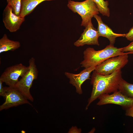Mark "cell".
I'll list each match as a JSON object with an SVG mask.
<instances>
[{
	"instance_id": "1",
	"label": "cell",
	"mask_w": 133,
	"mask_h": 133,
	"mask_svg": "<svg viewBox=\"0 0 133 133\" xmlns=\"http://www.w3.org/2000/svg\"><path fill=\"white\" fill-rule=\"evenodd\" d=\"M121 70L108 75L98 73L94 70L91 78L93 88L91 96L86 106L87 109L93 101L101 95L113 93L118 90L122 78Z\"/></svg>"
},
{
	"instance_id": "2",
	"label": "cell",
	"mask_w": 133,
	"mask_h": 133,
	"mask_svg": "<svg viewBox=\"0 0 133 133\" xmlns=\"http://www.w3.org/2000/svg\"><path fill=\"white\" fill-rule=\"evenodd\" d=\"M123 47L117 48L110 44L100 50L87 48L84 51V59L80 64L85 68L96 67L110 58L126 53L127 52L123 51Z\"/></svg>"
},
{
	"instance_id": "3",
	"label": "cell",
	"mask_w": 133,
	"mask_h": 133,
	"mask_svg": "<svg viewBox=\"0 0 133 133\" xmlns=\"http://www.w3.org/2000/svg\"><path fill=\"white\" fill-rule=\"evenodd\" d=\"M67 6L74 13L81 16L82 19L81 25L85 27L92 18L99 13L96 4L93 0L80 2L68 0Z\"/></svg>"
},
{
	"instance_id": "4",
	"label": "cell",
	"mask_w": 133,
	"mask_h": 133,
	"mask_svg": "<svg viewBox=\"0 0 133 133\" xmlns=\"http://www.w3.org/2000/svg\"><path fill=\"white\" fill-rule=\"evenodd\" d=\"M29 69L18 81L16 87L29 100L33 102V98L30 92L33 81L37 77L38 71L35 63V59L32 57L29 61Z\"/></svg>"
},
{
	"instance_id": "5",
	"label": "cell",
	"mask_w": 133,
	"mask_h": 133,
	"mask_svg": "<svg viewBox=\"0 0 133 133\" xmlns=\"http://www.w3.org/2000/svg\"><path fill=\"white\" fill-rule=\"evenodd\" d=\"M133 53L129 52L125 54L110 58L96 67L95 71L103 75L111 74L121 70L128 62V54Z\"/></svg>"
},
{
	"instance_id": "6",
	"label": "cell",
	"mask_w": 133,
	"mask_h": 133,
	"mask_svg": "<svg viewBox=\"0 0 133 133\" xmlns=\"http://www.w3.org/2000/svg\"><path fill=\"white\" fill-rule=\"evenodd\" d=\"M5 93L4 97L5 100L0 106V111L6 110L13 107L28 104H32L28 100L16 87H4Z\"/></svg>"
},
{
	"instance_id": "7",
	"label": "cell",
	"mask_w": 133,
	"mask_h": 133,
	"mask_svg": "<svg viewBox=\"0 0 133 133\" xmlns=\"http://www.w3.org/2000/svg\"><path fill=\"white\" fill-rule=\"evenodd\" d=\"M28 69V66L21 63L8 67L1 75L0 80L8 86L16 87L19 81V77H22Z\"/></svg>"
},
{
	"instance_id": "8",
	"label": "cell",
	"mask_w": 133,
	"mask_h": 133,
	"mask_svg": "<svg viewBox=\"0 0 133 133\" xmlns=\"http://www.w3.org/2000/svg\"><path fill=\"white\" fill-rule=\"evenodd\" d=\"M98 98L97 105H101L112 104L120 105L126 109L133 105V98L129 97L118 90L111 94H105Z\"/></svg>"
},
{
	"instance_id": "9",
	"label": "cell",
	"mask_w": 133,
	"mask_h": 133,
	"mask_svg": "<svg viewBox=\"0 0 133 133\" xmlns=\"http://www.w3.org/2000/svg\"><path fill=\"white\" fill-rule=\"evenodd\" d=\"M25 20V17L15 14L12 7L7 4L3 13L2 21L5 28L11 32L17 31Z\"/></svg>"
},
{
	"instance_id": "10",
	"label": "cell",
	"mask_w": 133,
	"mask_h": 133,
	"mask_svg": "<svg viewBox=\"0 0 133 133\" xmlns=\"http://www.w3.org/2000/svg\"><path fill=\"white\" fill-rule=\"evenodd\" d=\"M99 37L97 30L94 27L91 20L85 27L80 37L74 43V45L77 47L85 45L99 46Z\"/></svg>"
},
{
	"instance_id": "11",
	"label": "cell",
	"mask_w": 133,
	"mask_h": 133,
	"mask_svg": "<svg viewBox=\"0 0 133 133\" xmlns=\"http://www.w3.org/2000/svg\"><path fill=\"white\" fill-rule=\"evenodd\" d=\"M96 67L85 68L78 74H75L68 72L65 73V75L69 79V83L75 86L76 92L79 94L83 93L81 86L86 80L90 79V74L95 70Z\"/></svg>"
},
{
	"instance_id": "12",
	"label": "cell",
	"mask_w": 133,
	"mask_h": 133,
	"mask_svg": "<svg viewBox=\"0 0 133 133\" xmlns=\"http://www.w3.org/2000/svg\"><path fill=\"white\" fill-rule=\"evenodd\" d=\"M94 17L95 18L98 23L97 30L100 36L105 37L110 41V44L114 46L116 38L119 37H125L126 34H118L114 33L112 30L102 21L101 17L98 15H95Z\"/></svg>"
},
{
	"instance_id": "13",
	"label": "cell",
	"mask_w": 133,
	"mask_h": 133,
	"mask_svg": "<svg viewBox=\"0 0 133 133\" xmlns=\"http://www.w3.org/2000/svg\"><path fill=\"white\" fill-rule=\"evenodd\" d=\"M54 0H21L20 15L25 17L31 13L39 4L45 1Z\"/></svg>"
},
{
	"instance_id": "14",
	"label": "cell",
	"mask_w": 133,
	"mask_h": 133,
	"mask_svg": "<svg viewBox=\"0 0 133 133\" xmlns=\"http://www.w3.org/2000/svg\"><path fill=\"white\" fill-rule=\"evenodd\" d=\"M20 46L19 41L10 40L5 33L0 39V53L9 51H14L19 48Z\"/></svg>"
},
{
	"instance_id": "15",
	"label": "cell",
	"mask_w": 133,
	"mask_h": 133,
	"mask_svg": "<svg viewBox=\"0 0 133 133\" xmlns=\"http://www.w3.org/2000/svg\"><path fill=\"white\" fill-rule=\"evenodd\" d=\"M118 90L128 97L133 98V84L122 79L119 84Z\"/></svg>"
},
{
	"instance_id": "16",
	"label": "cell",
	"mask_w": 133,
	"mask_h": 133,
	"mask_svg": "<svg viewBox=\"0 0 133 133\" xmlns=\"http://www.w3.org/2000/svg\"><path fill=\"white\" fill-rule=\"evenodd\" d=\"M96 4L99 12L102 15L109 17L110 11L108 7V2L104 0H93Z\"/></svg>"
},
{
	"instance_id": "17",
	"label": "cell",
	"mask_w": 133,
	"mask_h": 133,
	"mask_svg": "<svg viewBox=\"0 0 133 133\" xmlns=\"http://www.w3.org/2000/svg\"><path fill=\"white\" fill-rule=\"evenodd\" d=\"M7 4L12 8L14 13L17 16L20 15L21 0H7Z\"/></svg>"
},
{
	"instance_id": "18",
	"label": "cell",
	"mask_w": 133,
	"mask_h": 133,
	"mask_svg": "<svg viewBox=\"0 0 133 133\" xmlns=\"http://www.w3.org/2000/svg\"><path fill=\"white\" fill-rule=\"evenodd\" d=\"M125 37L129 41H133V26L130 29L129 32L126 34Z\"/></svg>"
},
{
	"instance_id": "19",
	"label": "cell",
	"mask_w": 133,
	"mask_h": 133,
	"mask_svg": "<svg viewBox=\"0 0 133 133\" xmlns=\"http://www.w3.org/2000/svg\"><path fill=\"white\" fill-rule=\"evenodd\" d=\"M124 52H133V41L127 46L123 47Z\"/></svg>"
},
{
	"instance_id": "20",
	"label": "cell",
	"mask_w": 133,
	"mask_h": 133,
	"mask_svg": "<svg viewBox=\"0 0 133 133\" xmlns=\"http://www.w3.org/2000/svg\"><path fill=\"white\" fill-rule=\"evenodd\" d=\"M125 115L133 117V105L126 109Z\"/></svg>"
},
{
	"instance_id": "21",
	"label": "cell",
	"mask_w": 133,
	"mask_h": 133,
	"mask_svg": "<svg viewBox=\"0 0 133 133\" xmlns=\"http://www.w3.org/2000/svg\"><path fill=\"white\" fill-rule=\"evenodd\" d=\"M3 83V82L1 80H0V96H2L4 97V93L5 91L4 87L2 85V83Z\"/></svg>"
}]
</instances>
